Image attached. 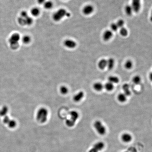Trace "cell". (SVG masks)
Segmentation results:
<instances>
[{
  "mask_svg": "<svg viewBox=\"0 0 152 152\" xmlns=\"http://www.w3.org/2000/svg\"><path fill=\"white\" fill-rule=\"evenodd\" d=\"M122 90H123L124 93L127 96H130L131 94V91L130 90V86L129 84H125L122 86Z\"/></svg>",
  "mask_w": 152,
  "mask_h": 152,
  "instance_id": "cell-13",
  "label": "cell"
},
{
  "mask_svg": "<svg viewBox=\"0 0 152 152\" xmlns=\"http://www.w3.org/2000/svg\"><path fill=\"white\" fill-rule=\"evenodd\" d=\"M125 12L126 13L127 15L130 16L132 15V13L134 12L132 6L130 5H127L125 8Z\"/></svg>",
  "mask_w": 152,
  "mask_h": 152,
  "instance_id": "cell-25",
  "label": "cell"
},
{
  "mask_svg": "<svg viewBox=\"0 0 152 152\" xmlns=\"http://www.w3.org/2000/svg\"><path fill=\"white\" fill-rule=\"evenodd\" d=\"M18 22L22 26H30L33 24V18L29 15L26 11H23L18 18Z\"/></svg>",
  "mask_w": 152,
  "mask_h": 152,
  "instance_id": "cell-1",
  "label": "cell"
},
{
  "mask_svg": "<svg viewBox=\"0 0 152 152\" xmlns=\"http://www.w3.org/2000/svg\"><path fill=\"white\" fill-rule=\"evenodd\" d=\"M105 147V144L103 142H99L95 144L93 146V148L96 149L98 152L101 151Z\"/></svg>",
  "mask_w": 152,
  "mask_h": 152,
  "instance_id": "cell-15",
  "label": "cell"
},
{
  "mask_svg": "<svg viewBox=\"0 0 152 152\" xmlns=\"http://www.w3.org/2000/svg\"><path fill=\"white\" fill-rule=\"evenodd\" d=\"M132 81L135 85H139L141 82V77L138 76H135L132 79Z\"/></svg>",
  "mask_w": 152,
  "mask_h": 152,
  "instance_id": "cell-27",
  "label": "cell"
},
{
  "mask_svg": "<svg viewBox=\"0 0 152 152\" xmlns=\"http://www.w3.org/2000/svg\"><path fill=\"white\" fill-rule=\"evenodd\" d=\"M94 127L96 132L100 135H104L106 132V127L100 121H95L94 123Z\"/></svg>",
  "mask_w": 152,
  "mask_h": 152,
  "instance_id": "cell-5",
  "label": "cell"
},
{
  "mask_svg": "<svg viewBox=\"0 0 152 152\" xmlns=\"http://www.w3.org/2000/svg\"><path fill=\"white\" fill-rule=\"evenodd\" d=\"M107 61V67L109 70H111L114 67L115 64V61L114 59L110 58Z\"/></svg>",
  "mask_w": 152,
  "mask_h": 152,
  "instance_id": "cell-18",
  "label": "cell"
},
{
  "mask_svg": "<svg viewBox=\"0 0 152 152\" xmlns=\"http://www.w3.org/2000/svg\"><path fill=\"white\" fill-rule=\"evenodd\" d=\"M131 6L134 12L138 13L141 8V0H132Z\"/></svg>",
  "mask_w": 152,
  "mask_h": 152,
  "instance_id": "cell-6",
  "label": "cell"
},
{
  "mask_svg": "<svg viewBox=\"0 0 152 152\" xmlns=\"http://www.w3.org/2000/svg\"><path fill=\"white\" fill-rule=\"evenodd\" d=\"M94 10L93 6L89 4L84 6L82 9V12L85 15H89L93 12Z\"/></svg>",
  "mask_w": 152,
  "mask_h": 152,
  "instance_id": "cell-8",
  "label": "cell"
},
{
  "mask_svg": "<svg viewBox=\"0 0 152 152\" xmlns=\"http://www.w3.org/2000/svg\"><path fill=\"white\" fill-rule=\"evenodd\" d=\"M21 39V36L19 33H15L12 34L9 40L11 48L13 50L17 49L18 48Z\"/></svg>",
  "mask_w": 152,
  "mask_h": 152,
  "instance_id": "cell-3",
  "label": "cell"
},
{
  "mask_svg": "<svg viewBox=\"0 0 152 152\" xmlns=\"http://www.w3.org/2000/svg\"><path fill=\"white\" fill-rule=\"evenodd\" d=\"M70 118L69 119L72 120L73 121L76 122L77 120L79 118V115L78 112L76 111H72L69 113Z\"/></svg>",
  "mask_w": 152,
  "mask_h": 152,
  "instance_id": "cell-12",
  "label": "cell"
},
{
  "mask_svg": "<svg viewBox=\"0 0 152 152\" xmlns=\"http://www.w3.org/2000/svg\"><path fill=\"white\" fill-rule=\"evenodd\" d=\"M116 24L117 26H118L119 28H121L124 27V24H125V22H124V21L122 19H119L117 21Z\"/></svg>",
  "mask_w": 152,
  "mask_h": 152,
  "instance_id": "cell-32",
  "label": "cell"
},
{
  "mask_svg": "<svg viewBox=\"0 0 152 152\" xmlns=\"http://www.w3.org/2000/svg\"><path fill=\"white\" fill-rule=\"evenodd\" d=\"M43 6L46 10L51 9L54 6V3L51 0H46L43 4Z\"/></svg>",
  "mask_w": 152,
  "mask_h": 152,
  "instance_id": "cell-19",
  "label": "cell"
},
{
  "mask_svg": "<svg viewBox=\"0 0 152 152\" xmlns=\"http://www.w3.org/2000/svg\"><path fill=\"white\" fill-rule=\"evenodd\" d=\"M10 120V119L9 117L6 115V116L4 117V118L3 120V122L5 124H7Z\"/></svg>",
  "mask_w": 152,
  "mask_h": 152,
  "instance_id": "cell-33",
  "label": "cell"
},
{
  "mask_svg": "<svg viewBox=\"0 0 152 152\" xmlns=\"http://www.w3.org/2000/svg\"><path fill=\"white\" fill-rule=\"evenodd\" d=\"M37 0V3L39 4L43 5L46 0Z\"/></svg>",
  "mask_w": 152,
  "mask_h": 152,
  "instance_id": "cell-34",
  "label": "cell"
},
{
  "mask_svg": "<svg viewBox=\"0 0 152 152\" xmlns=\"http://www.w3.org/2000/svg\"><path fill=\"white\" fill-rule=\"evenodd\" d=\"M8 111V108L6 106H4L0 109V116L4 117L7 115Z\"/></svg>",
  "mask_w": 152,
  "mask_h": 152,
  "instance_id": "cell-24",
  "label": "cell"
},
{
  "mask_svg": "<svg viewBox=\"0 0 152 152\" xmlns=\"http://www.w3.org/2000/svg\"><path fill=\"white\" fill-rule=\"evenodd\" d=\"M21 40H22L23 43L27 45L31 42V39L30 36L28 35H25L21 38Z\"/></svg>",
  "mask_w": 152,
  "mask_h": 152,
  "instance_id": "cell-22",
  "label": "cell"
},
{
  "mask_svg": "<svg viewBox=\"0 0 152 152\" xmlns=\"http://www.w3.org/2000/svg\"><path fill=\"white\" fill-rule=\"evenodd\" d=\"M71 16V14L64 8H60L53 14L52 18L54 21L59 22L64 18Z\"/></svg>",
  "mask_w": 152,
  "mask_h": 152,
  "instance_id": "cell-2",
  "label": "cell"
},
{
  "mask_svg": "<svg viewBox=\"0 0 152 152\" xmlns=\"http://www.w3.org/2000/svg\"><path fill=\"white\" fill-rule=\"evenodd\" d=\"M40 10L37 7H33L31 9L30 14L33 17H37L40 15Z\"/></svg>",
  "mask_w": 152,
  "mask_h": 152,
  "instance_id": "cell-16",
  "label": "cell"
},
{
  "mask_svg": "<svg viewBox=\"0 0 152 152\" xmlns=\"http://www.w3.org/2000/svg\"><path fill=\"white\" fill-rule=\"evenodd\" d=\"M121 139L122 141L125 143H129L132 140V136L129 133H125L122 135Z\"/></svg>",
  "mask_w": 152,
  "mask_h": 152,
  "instance_id": "cell-10",
  "label": "cell"
},
{
  "mask_svg": "<svg viewBox=\"0 0 152 152\" xmlns=\"http://www.w3.org/2000/svg\"></svg>",
  "mask_w": 152,
  "mask_h": 152,
  "instance_id": "cell-36",
  "label": "cell"
},
{
  "mask_svg": "<svg viewBox=\"0 0 152 152\" xmlns=\"http://www.w3.org/2000/svg\"><path fill=\"white\" fill-rule=\"evenodd\" d=\"M94 89L96 91H101L104 88V86L100 82H96L94 84Z\"/></svg>",
  "mask_w": 152,
  "mask_h": 152,
  "instance_id": "cell-17",
  "label": "cell"
},
{
  "mask_svg": "<svg viewBox=\"0 0 152 152\" xmlns=\"http://www.w3.org/2000/svg\"><path fill=\"white\" fill-rule=\"evenodd\" d=\"M113 33L112 31L110 30H106L104 32L103 35V38L104 40L105 41H108L110 40L112 37Z\"/></svg>",
  "mask_w": 152,
  "mask_h": 152,
  "instance_id": "cell-9",
  "label": "cell"
},
{
  "mask_svg": "<svg viewBox=\"0 0 152 152\" xmlns=\"http://www.w3.org/2000/svg\"><path fill=\"white\" fill-rule=\"evenodd\" d=\"M64 45L66 48L69 49H74L76 46V43L75 41L72 39H66L63 42Z\"/></svg>",
  "mask_w": 152,
  "mask_h": 152,
  "instance_id": "cell-7",
  "label": "cell"
},
{
  "mask_svg": "<svg viewBox=\"0 0 152 152\" xmlns=\"http://www.w3.org/2000/svg\"><path fill=\"white\" fill-rule=\"evenodd\" d=\"M89 152H98L93 147L89 150Z\"/></svg>",
  "mask_w": 152,
  "mask_h": 152,
  "instance_id": "cell-35",
  "label": "cell"
},
{
  "mask_svg": "<svg viewBox=\"0 0 152 152\" xmlns=\"http://www.w3.org/2000/svg\"><path fill=\"white\" fill-rule=\"evenodd\" d=\"M133 62L130 60H128L125 63V68L127 69H130L132 68L133 67Z\"/></svg>",
  "mask_w": 152,
  "mask_h": 152,
  "instance_id": "cell-29",
  "label": "cell"
},
{
  "mask_svg": "<svg viewBox=\"0 0 152 152\" xmlns=\"http://www.w3.org/2000/svg\"><path fill=\"white\" fill-rule=\"evenodd\" d=\"M111 28L112 31L116 32L118 30L119 28L116 23H113L111 25Z\"/></svg>",
  "mask_w": 152,
  "mask_h": 152,
  "instance_id": "cell-31",
  "label": "cell"
},
{
  "mask_svg": "<svg viewBox=\"0 0 152 152\" xmlns=\"http://www.w3.org/2000/svg\"><path fill=\"white\" fill-rule=\"evenodd\" d=\"M108 82L113 84H116L119 83V78L116 76H110L108 78Z\"/></svg>",
  "mask_w": 152,
  "mask_h": 152,
  "instance_id": "cell-20",
  "label": "cell"
},
{
  "mask_svg": "<svg viewBox=\"0 0 152 152\" xmlns=\"http://www.w3.org/2000/svg\"><path fill=\"white\" fill-rule=\"evenodd\" d=\"M104 88L108 91H111L114 88V84L109 82H106L104 86Z\"/></svg>",
  "mask_w": 152,
  "mask_h": 152,
  "instance_id": "cell-23",
  "label": "cell"
},
{
  "mask_svg": "<svg viewBox=\"0 0 152 152\" xmlns=\"http://www.w3.org/2000/svg\"><path fill=\"white\" fill-rule=\"evenodd\" d=\"M107 61L105 59H102L99 61L98 63L99 68L101 70H103L107 67Z\"/></svg>",
  "mask_w": 152,
  "mask_h": 152,
  "instance_id": "cell-14",
  "label": "cell"
},
{
  "mask_svg": "<svg viewBox=\"0 0 152 152\" xmlns=\"http://www.w3.org/2000/svg\"><path fill=\"white\" fill-rule=\"evenodd\" d=\"M84 93L83 91H80L76 94L74 96V101L76 102H79L83 98L84 96Z\"/></svg>",
  "mask_w": 152,
  "mask_h": 152,
  "instance_id": "cell-11",
  "label": "cell"
},
{
  "mask_svg": "<svg viewBox=\"0 0 152 152\" xmlns=\"http://www.w3.org/2000/svg\"><path fill=\"white\" fill-rule=\"evenodd\" d=\"M120 34L123 37H126L128 35V31L125 28L123 27L120 28Z\"/></svg>",
  "mask_w": 152,
  "mask_h": 152,
  "instance_id": "cell-28",
  "label": "cell"
},
{
  "mask_svg": "<svg viewBox=\"0 0 152 152\" xmlns=\"http://www.w3.org/2000/svg\"><path fill=\"white\" fill-rule=\"evenodd\" d=\"M127 96L124 93H121L118 95L117 99L118 101L121 103H124L127 100Z\"/></svg>",
  "mask_w": 152,
  "mask_h": 152,
  "instance_id": "cell-21",
  "label": "cell"
},
{
  "mask_svg": "<svg viewBox=\"0 0 152 152\" xmlns=\"http://www.w3.org/2000/svg\"><path fill=\"white\" fill-rule=\"evenodd\" d=\"M60 91L63 94H66L68 93V89L67 87L62 86L60 89Z\"/></svg>",
  "mask_w": 152,
  "mask_h": 152,
  "instance_id": "cell-30",
  "label": "cell"
},
{
  "mask_svg": "<svg viewBox=\"0 0 152 152\" xmlns=\"http://www.w3.org/2000/svg\"><path fill=\"white\" fill-rule=\"evenodd\" d=\"M48 111L45 108H41L38 109L36 114V118L37 121L41 123H44L48 120Z\"/></svg>",
  "mask_w": 152,
  "mask_h": 152,
  "instance_id": "cell-4",
  "label": "cell"
},
{
  "mask_svg": "<svg viewBox=\"0 0 152 152\" xmlns=\"http://www.w3.org/2000/svg\"><path fill=\"white\" fill-rule=\"evenodd\" d=\"M7 125L11 129H14L17 126V122L15 120L10 119Z\"/></svg>",
  "mask_w": 152,
  "mask_h": 152,
  "instance_id": "cell-26",
  "label": "cell"
}]
</instances>
